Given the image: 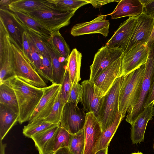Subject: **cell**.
Here are the masks:
<instances>
[{"mask_svg": "<svg viewBox=\"0 0 154 154\" xmlns=\"http://www.w3.org/2000/svg\"><path fill=\"white\" fill-rule=\"evenodd\" d=\"M143 13L154 17V0H149L148 2L143 6Z\"/></svg>", "mask_w": 154, "mask_h": 154, "instance_id": "b9f144b4", "label": "cell"}, {"mask_svg": "<svg viewBox=\"0 0 154 154\" xmlns=\"http://www.w3.org/2000/svg\"><path fill=\"white\" fill-rule=\"evenodd\" d=\"M137 16L130 17L121 23L105 46L110 48H119L123 53L127 47L136 23Z\"/></svg>", "mask_w": 154, "mask_h": 154, "instance_id": "e0dca14e", "label": "cell"}, {"mask_svg": "<svg viewBox=\"0 0 154 154\" xmlns=\"http://www.w3.org/2000/svg\"><path fill=\"white\" fill-rule=\"evenodd\" d=\"M13 12L27 29L33 30L48 40L50 39L54 32L42 24L26 13L19 11Z\"/></svg>", "mask_w": 154, "mask_h": 154, "instance_id": "603a6c76", "label": "cell"}, {"mask_svg": "<svg viewBox=\"0 0 154 154\" xmlns=\"http://www.w3.org/2000/svg\"><path fill=\"white\" fill-rule=\"evenodd\" d=\"M123 119L122 115L119 112L113 122L102 132L97 147L96 152L108 147L111 140Z\"/></svg>", "mask_w": 154, "mask_h": 154, "instance_id": "83f0119b", "label": "cell"}, {"mask_svg": "<svg viewBox=\"0 0 154 154\" xmlns=\"http://www.w3.org/2000/svg\"><path fill=\"white\" fill-rule=\"evenodd\" d=\"M151 39H154V27L153 28V30L152 32V33L151 34V35L149 38V40Z\"/></svg>", "mask_w": 154, "mask_h": 154, "instance_id": "c3c4849f", "label": "cell"}, {"mask_svg": "<svg viewBox=\"0 0 154 154\" xmlns=\"http://www.w3.org/2000/svg\"><path fill=\"white\" fill-rule=\"evenodd\" d=\"M13 59L11 38L0 19V84L15 76L13 68Z\"/></svg>", "mask_w": 154, "mask_h": 154, "instance_id": "8992f818", "label": "cell"}, {"mask_svg": "<svg viewBox=\"0 0 154 154\" xmlns=\"http://www.w3.org/2000/svg\"><path fill=\"white\" fill-rule=\"evenodd\" d=\"M82 94L81 102L88 112H93L98 118L103 93L89 80L82 82Z\"/></svg>", "mask_w": 154, "mask_h": 154, "instance_id": "5bb4252c", "label": "cell"}, {"mask_svg": "<svg viewBox=\"0 0 154 154\" xmlns=\"http://www.w3.org/2000/svg\"><path fill=\"white\" fill-rule=\"evenodd\" d=\"M82 58V53L75 48L72 50L68 57L67 67L72 85L74 83H79L81 79L80 72Z\"/></svg>", "mask_w": 154, "mask_h": 154, "instance_id": "4316f807", "label": "cell"}, {"mask_svg": "<svg viewBox=\"0 0 154 154\" xmlns=\"http://www.w3.org/2000/svg\"><path fill=\"white\" fill-rule=\"evenodd\" d=\"M27 33L31 51L30 63L38 74L44 77L42 71V54L38 50L31 36L27 32Z\"/></svg>", "mask_w": 154, "mask_h": 154, "instance_id": "836d02e7", "label": "cell"}, {"mask_svg": "<svg viewBox=\"0 0 154 154\" xmlns=\"http://www.w3.org/2000/svg\"><path fill=\"white\" fill-rule=\"evenodd\" d=\"M85 144L84 128L77 133L71 134L68 148L72 154H84Z\"/></svg>", "mask_w": 154, "mask_h": 154, "instance_id": "1f68e13d", "label": "cell"}, {"mask_svg": "<svg viewBox=\"0 0 154 154\" xmlns=\"http://www.w3.org/2000/svg\"><path fill=\"white\" fill-rule=\"evenodd\" d=\"M71 154H72L71 153Z\"/></svg>", "mask_w": 154, "mask_h": 154, "instance_id": "f5cc1de1", "label": "cell"}, {"mask_svg": "<svg viewBox=\"0 0 154 154\" xmlns=\"http://www.w3.org/2000/svg\"><path fill=\"white\" fill-rule=\"evenodd\" d=\"M23 52L26 57L30 62L31 61V51L26 31L23 34Z\"/></svg>", "mask_w": 154, "mask_h": 154, "instance_id": "ab89813d", "label": "cell"}, {"mask_svg": "<svg viewBox=\"0 0 154 154\" xmlns=\"http://www.w3.org/2000/svg\"><path fill=\"white\" fill-rule=\"evenodd\" d=\"M131 154H144L141 152H134L131 153Z\"/></svg>", "mask_w": 154, "mask_h": 154, "instance_id": "681fc988", "label": "cell"}, {"mask_svg": "<svg viewBox=\"0 0 154 154\" xmlns=\"http://www.w3.org/2000/svg\"><path fill=\"white\" fill-rule=\"evenodd\" d=\"M19 114L8 107L0 103V140H2L18 121Z\"/></svg>", "mask_w": 154, "mask_h": 154, "instance_id": "d4e9b609", "label": "cell"}, {"mask_svg": "<svg viewBox=\"0 0 154 154\" xmlns=\"http://www.w3.org/2000/svg\"><path fill=\"white\" fill-rule=\"evenodd\" d=\"M88 4H90L95 8H100L107 4L113 2H119L120 0H87Z\"/></svg>", "mask_w": 154, "mask_h": 154, "instance_id": "60d3db41", "label": "cell"}, {"mask_svg": "<svg viewBox=\"0 0 154 154\" xmlns=\"http://www.w3.org/2000/svg\"><path fill=\"white\" fill-rule=\"evenodd\" d=\"M145 64L123 77L119 97V112L123 119L139 95L143 78Z\"/></svg>", "mask_w": 154, "mask_h": 154, "instance_id": "3957f363", "label": "cell"}, {"mask_svg": "<svg viewBox=\"0 0 154 154\" xmlns=\"http://www.w3.org/2000/svg\"><path fill=\"white\" fill-rule=\"evenodd\" d=\"M14 0H1L0 2V8L8 9L9 5Z\"/></svg>", "mask_w": 154, "mask_h": 154, "instance_id": "ee69618b", "label": "cell"}, {"mask_svg": "<svg viewBox=\"0 0 154 154\" xmlns=\"http://www.w3.org/2000/svg\"><path fill=\"white\" fill-rule=\"evenodd\" d=\"M154 102L146 107L131 125L130 138L133 144L144 141L146 126L149 121L154 116Z\"/></svg>", "mask_w": 154, "mask_h": 154, "instance_id": "ac0fdd59", "label": "cell"}, {"mask_svg": "<svg viewBox=\"0 0 154 154\" xmlns=\"http://www.w3.org/2000/svg\"><path fill=\"white\" fill-rule=\"evenodd\" d=\"M51 58L53 71L52 83L61 85L67 68L68 60L62 56L48 40L44 38Z\"/></svg>", "mask_w": 154, "mask_h": 154, "instance_id": "ffe728a7", "label": "cell"}, {"mask_svg": "<svg viewBox=\"0 0 154 154\" xmlns=\"http://www.w3.org/2000/svg\"><path fill=\"white\" fill-rule=\"evenodd\" d=\"M60 87L61 85L52 83L43 88V96L31 115L29 123L37 120H45L51 111Z\"/></svg>", "mask_w": 154, "mask_h": 154, "instance_id": "4fadbf2b", "label": "cell"}, {"mask_svg": "<svg viewBox=\"0 0 154 154\" xmlns=\"http://www.w3.org/2000/svg\"><path fill=\"white\" fill-rule=\"evenodd\" d=\"M58 124H54L43 119L36 120L24 126L23 133L25 136L31 138L35 134Z\"/></svg>", "mask_w": 154, "mask_h": 154, "instance_id": "f546056e", "label": "cell"}, {"mask_svg": "<svg viewBox=\"0 0 154 154\" xmlns=\"http://www.w3.org/2000/svg\"><path fill=\"white\" fill-rule=\"evenodd\" d=\"M84 129L85 144L84 154H95L102 131L100 123L93 112L86 113Z\"/></svg>", "mask_w": 154, "mask_h": 154, "instance_id": "7c38bea8", "label": "cell"}, {"mask_svg": "<svg viewBox=\"0 0 154 154\" xmlns=\"http://www.w3.org/2000/svg\"><path fill=\"white\" fill-rule=\"evenodd\" d=\"M153 151L154 152V138L153 140Z\"/></svg>", "mask_w": 154, "mask_h": 154, "instance_id": "816d5d0a", "label": "cell"}, {"mask_svg": "<svg viewBox=\"0 0 154 154\" xmlns=\"http://www.w3.org/2000/svg\"><path fill=\"white\" fill-rule=\"evenodd\" d=\"M54 4L57 9L62 11H76L81 7L88 4L86 0H49Z\"/></svg>", "mask_w": 154, "mask_h": 154, "instance_id": "d6a6232c", "label": "cell"}, {"mask_svg": "<svg viewBox=\"0 0 154 154\" xmlns=\"http://www.w3.org/2000/svg\"><path fill=\"white\" fill-rule=\"evenodd\" d=\"M82 87L79 83H74L72 85L67 102L77 104L81 101Z\"/></svg>", "mask_w": 154, "mask_h": 154, "instance_id": "74e56055", "label": "cell"}, {"mask_svg": "<svg viewBox=\"0 0 154 154\" xmlns=\"http://www.w3.org/2000/svg\"><path fill=\"white\" fill-rule=\"evenodd\" d=\"M122 57L104 70L93 82L104 95L120 77L121 72Z\"/></svg>", "mask_w": 154, "mask_h": 154, "instance_id": "d6986e66", "label": "cell"}, {"mask_svg": "<svg viewBox=\"0 0 154 154\" xmlns=\"http://www.w3.org/2000/svg\"><path fill=\"white\" fill-rule=\"evenodd\" d=\"M11 41L13 51V68L15 76L37 87H47L46 83L34 69L23 51Z\"/></svg>", "mask_w": 154, "mask_h": 154, "instance_id": "277c9868", "label": "cell"}, {"mask_svg": "<svg viewBox=\"0 0 154 154\" xmlns=\"http://www.w3.org/2000/svg\"><path fill=\"white\" fill-rule=\"evenodd\" d=\"M55 154H71L68 147L60 149L55 152Z\"/></svg>", "mask_w": 154, "mask_h": 154, "instance_id": "f6af8a7d", "label": "cell"}, {"mask_svg": "<svg viewBox=\"0 0 154 154\" xmlns=\"http://www.w3.org/2000/svg\"><path fill=\"white\" fill-rule=\"evenodd\" d=\"M26 32L31 37L38 51L45 56L50 57L44 38L31 29H27Z\"/></svg>", "mask_w": 154, "mask_h": 154, "instance_id": "8d00e7d4", "label": "cell"}, {"mask_svg": "<svg viewBox=\"0 0 154 154\" xmlns=\"http://www.w3.org/2000/svg\"><path fill=\"white\" fill-rule=\"evenodd\" d=\"M108 15H100L93 20L76 24L72 28L70 33L74 36L88 34L99 33L107 37L110 23L106 19Z\"/></svg>", "mask_w": 154, "mask_h": 154, "instance_id": "2e32d148", "label": "cell"}, {"mask_svg": "<svg viewBox=\"0 0 154 154\" xmlns=\"http://www.w3.org/2000/svg\"><path fill=\"white\" fill-rule=\"evenodd\" d=\"M71 135L60 125L54 135L46 145L41 154L55 152L61 148L68 147Z\"/></svg>", "mask_w": 154, "mask_h": 154, "instance_id": "cb8c5ba5", "label": "cell"}, {"mask_svg": "<svg viewBox=\"0 0 154 154\" xmlns=\"http://www.w3.org/2000/svg\"><path fill=\"white\" fill-rule=\"evenodd\" d=\"M63 107L60 91L55 100L51 111L45 120L54 124L60 123Z\"/></svg>", "mask_w": 154, "mask_h": 154, "instance_id": "e575fe53", "label": "cell"}, {"mask_svg": "<svg viewBox=\"0 0 154 154\" xmlns=\"http://www.w3.org/2000/svg\"><path fill=\"white\" fill-rule=\"evenodd\" d=\"M123 76L118 78L102 99L98 119L102 132L111 123L119 112V97Z\"/></svg>", "mask_w": 154, "mask_h": 154, "instance_id": "5b68a950", "label": "cell"}, {"mask_svg": "<svg viewBox=\"0 0 154 154\" xmlns=\"http://www.w3.org/2000/svg\"><path fill=\"white\" fill-rule=\"evenodd\" d=\"M108 147L100 150L97 152L95 154H108Z\"/></svg>", "mask_w": 154, "mask_h": 154, "instance_id": "7dc6e473", "label": "cell"}, {"mask_svg": "<svg viewBox=\"0 0 154 154\" xmlns=\"http://www.w3.org/2000/svg\"><path fill=\"white\" fill-rule=\"evenodd\" d=\"M39 154H41L39 153ZM45 154H55V152H50L49 153Z\"/></svg>", "mask_w": 154, "mask_h": 154, "instance_id": "f907efd6", "label": "cell"}, {"mask_svg": "<svg viewBox=\"0 0 154 154\" xmlns=\"http://www.w3.org/2000/svg\"><path fill=\"white\" fill-rule=\"evenodd\" d=\"M48 41L62 56L68 59L70 48L59 31L54 32Z\"/></svg>", "mask_w": 154, "mask_h": 154, "instance_id": "4dcf8cb0", "label": "cell"}, {"mask_svg": "<svg viewBox=\"0 0 154 154\" xmlns=\"http://www.w3.org/2000/svg\"><path fill=\"white\" fill-rule=\"evenodd\" d=\"M76 11L64 12L54 10H38L25 13L36 19L54 32L69 25L71 18Z\"/></svg>", "mask_w": 154, "mask_h": 154, "instance_id": "52a82bcc", "label": "cell"}, {"mask_svg": "<svg viewBox=\"0 0 154 154\" xmlns=\"http://www.w3.org/2000/svg\"><path fill=\"white\" fill-rule=\"evenodd\" d=\"M15 93L19 112L18 121H29L44 93L43 88L31 85L15 76L10 80Z\"/></svg>", "mask_w": 154, "mask_h": 154, "instance_id": "6da1fadb", "label": "cell"}, {"mask_svg": "<svg viewBox=\"0 0 154 154\" xmlns=\"http://www.w3.org/2000/svg\"><path fill=\"white\" fill-rule=\"evenodd\" d=\"M0 19L2 20L11 40L23 51V34L26 31L27 28L15 14L8 9L0 8Z\"/></svg>", "mask_w": 154, "mask_h": 154, "instance_id": "9a60e30c", "label": "cell"}, {"mask_svg": "<svg viewBox=\"0 0 154 154\" xmlns=\"http://www.w3.org/2000/svg\"><path fill=\"white\" fill-rule=\"evenodd\" d=\"M154 26V17L143 13L137 16L127 47L122 55L138 44L146 45L152 33Z\"/></svg>", "mask_w": 154, "mask_h": 154, "instance_id": "9c48e42d", "label": "cell"}, {"mask_svg": "<svg viewBox=\"0 0 154 154\" xmlns=\"http://www.w3.org/2000/svg\"><path fill=\"white\" fill-rule=\"evenodd\" d=\"M86 113L84 109L77 104L67 102L64 106L60 121V125L71 134L79 132L84 128Z\"/></svg>", "mask_w": 154, "mask_h": 154, "instance_id": "ba28073f", "label": "cell"}, {"mask_svg": "<svg viewBox=\"0 0 154 154\" xmlns=\"http://www.w3.org/2000/svg\"><path fill=\"white\" fill-rule=\"evenodd\" d=\"M146 45L148 56L140 92L134 104L127 111L125 119L126 121L131 125L146 107L154 82V39L149 40Z\"/></svg>", "mask_w": 154, "mask_h": 154, "instance_id": "7a4b0ae2", "label": "cell"}, {"mask_svg": "<svg viewBox=\"0 0 154 154\" xmlns=\"http://www.w3.org/2000/svg\"><path fill=\"white\" fill-rule=\"evenodd\" d=\"M0 140V154H5V150L6 144L3 143Z\"/></svg>", "mask_w": 154, "mask_h": 154, "instance_id": "bcb514c9", "label": "cell"}, {"mask_svg": "<svg viewBox=\"0 0 154 154\" xmlns=\"http://www.w3.org/2000/svg\"><path fill=\"white\" fill-rule=\"evenodd\" d=\"M143 6L140 0H121L113 11L108 15L111 19L137 16L143 12Z\"/></svg>", "mask_w": 154, "mask_h": 154, "instance_id": "7402d4cb", "label": "cell"}, {"mask_svg": "<svg viewBox=\"0 0 154 154\" xmlns=\"http://www.w3.org/2000/svg\"><path fill=\"white\" fill-rule=\"evenodd\" d=\"M60 124L32 136L31 138L34 141L39 153L42 154L46 144L57 130Z\"/></svg>", "mask_w": 154, "mask_h": 154, "instance_id": "f1b7e54d", "label": "cell"}, {"mask_svg": "<svg viewBox=\"0 0 154 154\" xmlns=\"http://www.w3.org/2000/svg\"><path fill=\"white\" fill-rule=\"evenodd\" d=\"M153 102H154V82L150 93L147 99L146 105V107Z\"/></svg>", "mask_w": 154, "mask_h": 154, "instance_id": "7bdbcfd3", "label": "cell"}, {"mask_svg": "<svg viewBox=\"0 0 154 154\" xmlns=\"http://www.w3.org/2000/svg\"><path fill=\"white\" fill-rule=\"evenodd\" d=\"M13 12L29 13L36 11L58 10L55 5L48 0H14L8 6Z\"/></svg>", "mask_w": 154, "mask_h": 154, "instance_id": "44dd1931", "label": "cell"}, {"mask_svg": "<svg viewBox=\"0 0 154 154\" xmlns=\"http://www.w3.org/2000/svg\"><path fill=\"white\" fill-rule=\"evenodd\" d=\"M146 45L138 44L122 57L120 77L125 76L146 64L148 56Z\"/></svg>", "mask_w": 154, "mask_h": 154, "instance_id": "8fae6325", "label": "cell"}, {"mask_svg": "<svg viewBox=\"0 0 154 154\" xmlns=\"http://www.w3.org/2000/svg\"><path fill=\"white\" fill-rule=\"evenodd\" d=\"M71 86L72 83L67 67L60 90L61 98L63 107L68 102Z\"/></svg>", "mask_w": 154, "mask_h": 154, "instance_id": "d590c367", "label": "cell"}, {"mask_svg": "<svg viewBox=\"0 0 154 154\" xmlns=\"http://www.w3.org/2000/svg\"><path fill=\"white\" fill-rule=\"evenodd\" d=\"M0 103L8 107L19 114L17 97L9 80L0 84Z\"/></svg>", "mask_w": 154, "mask_h": 154, "instance_id": "484cf974", "label": "cell"}, {"mask_svg": "<svg viewBox=\"0 0 154 154\" xmlns=\"http://www.w3.org/2000/svg\"><path fill=\"white\" fill-rule=\"evenodd\" d=\"M41 63L44 78L52 83L53 71L50 57L42 54Z\"/></svg>", "mask_w": 154, "mask_h": 154, "instance_id": "f35d334b", "label": "cell"}, {"mask_svg": "<svg viewBox=\"0 0 154 154\" xmlns=\"http://www.w3.org/2000/svg\"><path fill=\"white\" fill-rule=\"evenodd\" d=\"M123 53L119 48H108L105 45L99 49L90 66L89 80L94 82L104 70L121 57Z\"/></svg>", "mask_w": 154, "mask_h": 154, "instance_id": "30bf717a", "label": "cell"}]
</instances>
